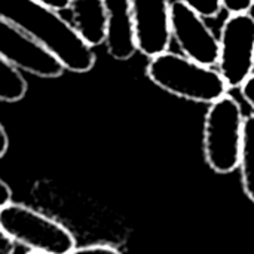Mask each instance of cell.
Returning <instances> with one entry per match:
<instances>
[{
	"mask_svg": "<svg viewBox=\"0 0 254 254\" xmlns=\"http://www.w3.org/2000/svg\"><path fill=\"white\" fill-rule=\"evenodd\" d=\"M0 18L45 48L65 70L88 73L95 65L92 46L58 10L34 0H0Z\"/></svg>",
	"mask_w": 254,
	"mask_h": 254,
	"instance_id": "6da1fadb",
	"label": "cell"
},
{
	"mask_svg": "<svg viewBox=\"0 0 254 254\" xmlns=\"http://www.w3.org/2000/svg\"><path fill=\"white\" fill-rule=\"evenodd\" d=\"M146 74L165 92L195 103L211 104L229 92L219 70L170 49L150 58Z\"/></svg>",
	"mask_w": 254,
	"mask_h": 254,
	"instance_id": "7a4b0ae2",
	"label": "cell"
},
{
	"mask_svg": "<svg viewBox=\"0 0 254 254\" xmlns=\"http://www.w3.org/2000/svg\"><path fill=\"white\" fill-rule=\"evenodd\" d=\"M244 121L241 104L229 94L210 104L204 119L202 147L205 162L214 173L229 174L238 168Z\"/></svg>",
	"mask_w": 254,
	"mask_h": 254,
	"instance_id": "3957f363",
	"label": "cell"
},
{
	"mask_svg": "<svg viewBox=\"0 0 254 254\" xmlns=\"http://www.w3.org/2000/svg\"><path fill=\"white\" fill-rule=\"evenodd\" d=\"M0 228L13 243L31 252L68 254L76 249V240L67 228L21 204L10 202L0 210Z\"/></svg>",
	"mask_w": 254,
	"mask_h": 254,
	"instance_id": "277c9868",
	"label": "cell"
},
{
	"mask_svg": "<svg viewBox=\"0 0 254 254\" xmlns=\"http://www.w3.org/2000/svg\"><path fill=\"white\" fill-rule=\"evenodd\" d=\"M219 73L229 89L241 88L254 73V16L250 12L229 15L219 36Z\"/></svg>",
	"mask_w": 254,
	"mask_h": 254,
	"instance_id": "5b68a950",
	"label": "cell"
},
{
	"mask_svg": "<svg viewBox=\"0 0 254 254\" xmlns=\"http://www.w3.org/2000/svg\"><path fill=\"white\" fill-rule=\"evenodd\" d=\"M170 33L185 57L208 67L219 63V37L204 16L180 0L171 1Z\"/></svg>",
	"mask_w": 254,
	"mask_h": 254,
	"instance_id": "8992f818",
	"label": "cell"
},
{
	"mask_svg": "<svg viewBox=\"0 0 254 254\" xmlns=\"http://www.w3.org/2000/svg\"><path fill=\"white\" fill-rule=\"evenodd\" d=\"M0 54L22 71L45 79L60 77L65 70L52 54L3 18H0Z\"/></svg>",
	"mask_w": 254,
	"mask_h": 254,
	"instance_id": "52a82bcc",
	"label": "cell"
},
{
	"mask_svg": "<svg viewBox=\"0 0 254 254\" xmlns=\"http://www.w3.org/2000/svg\"><path fill=\"white\" fill-rule=\"evenodd\" d=\"M138 51L152 58L170 49V0H131Z\"/></svg>",
	"mask_w": 254,
	"mask_h": 254,
	"instance_id": "ba28073f",
	"label": "cell"
},
{
	"mask_svg": "<svg viewBox=\"0 0 254 254\" xmlns=\"http://www.w3.org/2000/svg\"><path fill=\"white\" fill-rule=\"evenodd\" d=\"M106 9V48L112 58L128 61L138 51L131 0H103Z\"/></svg>",
	"mask_w": 254,
	"mask_h": 254,
	"instance_id": "9c48e42d",
	"label": "cell"
},
{
	"mask_svg": "<svg viewBox=\"0 0 254 254\" xmlns=\"http://www.w3.org/2000/svg\"><path fill=\"white\" fill-rule=\"evenodd\" d=\"M71 24L94 48L106 40V9L103 0H71Z\"/></svg>",
	"mask_w": 254,
	"mask_h": 254,
	"instance_id": "30bf717a",
	"label": "cell"
},
{
	"mask_svg": "<svg viewBox=\"0 0 254 254\" xmlns=\"http://www.w3.org/2000/svg\"><path fill=\"white\" fill-rule=\"evenodd\" d=\"M238 167L241 170L243 189L249 199L254 202V115L247 116L244 121V134Z\"/></svg>",
	"mask_w": 254,
	"mask_h": 254,
	"instance_id": "8fae6325",
	"label": "cell"
},
{
	"mask_svg": "<svg viewBox=\"0 0 254 254\" xmlns=\"http://www.w3.org/2000/svg\"><path fill=\"white\" fill-rule=\"evenodd\" d=\"M27 80L13 63L0 54V101L16 103L27 94Z\"/></svg>",
	"mask_w": 254,
	"mask_h": 254,
	"instance_id": "7c38bea8",
	"label": "cell"
},
{
	"mask_svg": "<svg viewBox=\"0 0 254 254\" xmlns=\"http://www.w3.org/2000/svg\"><path fill=\"white\" fill-rule=\"evenodd\" d=\"M204 18H216L220 15L223 6L220 0H180Z\"/></svg>",
	"mask_w": 254,
	"mask_h": 254,
	"instance_id": "4fadbf2b",
	"label": "cell"
},
{
	"mask_svg": "<svg viewBox=\"0 0 254 254\" xmlns=\"http://www.w3.org/2000/svg\"><path fill=\"white\" fill-rule=\"evenodd\" d=\"M223 9L232 15V13H244L250 12L254 6V0H220Z\"/></svg>",
	"mask_w": 254,
	"mask_h": 254,
	"instance_id": "5bb4252c",
	"label": "cell"
},
{
	"mask_svg": "<svg viewBox=\"0 0 254 254\" xmlns=\"http://www.w3.org/2000/svg\"><path fill=\"white\" fill-rule=\"evenodd\" d=\"M68 254H122L118 249L112 246H104V244H97V246H88V247H80L74 249Z\"/></svg>",
	"mask_w": 254,
	"mask_h": 254,
	"instance_id": "9a60e30c",
	"label": "cell"
},
{
	"mask_svg": "<svg viewBox=\"0 0 254 254\" xmlns=\"http://www.w3.org/2000/svg\"><path fill=\"white\" fill-rule=\"evenodd\" d=\"M241 89V95L243 98L247 101V104L254 110V73L243 83Z\"/></svg>",
	"mask_w": 254,
	"mask_h": 254,
	"instance_id": "2e32d148",
	"label": "cell"
},
{
	"mask_svg": "<svg viewBox=\"0 0 254 254\" xmlns=\"http://www.w3.org/2000/svg\"><path fill=\"white\" fill-rule=\"evenodd\" d=\"M13 252H15V243L0 228V254H13Z\"/></svg>",
	"mask_w": 254,
	"mask_h": 254,
	"instance_id": "e0dca14e",
	"label": "cell"
},
{
	"mask_svg": "<svg viewBox=\"0 0 254 254\" xmlns=\"http://www.w3.org/2000/svg\"><path fill=\"white\" fill-rule=\"evenodd\" d=\"M37 3H42L54 10H65V9H70V4H71V0H34Z\"/></svg>",
	"mask_w": 254,
	"mask_h": 254,
	"instance_id": "ac0fdd59",
	"label": "cell"
},
{
	"mask_svg": "<svg viewBox=\"0 0 254 254\" xmlns=\"http://www.w3.org/2000/svg\"><path fill=\"white\" fill-rule=\"evenodd\" d=\"M12 199V190L10 188L0 179V210L3 207H6L7 204H10Z\"/></svg>",
	"mask_w": 254,
	"mask_h": 254,
	"instance_id": "d6986e66",
	"label": "cell"
},
{
	"mask_svg": "<svg viewBox=\"0 0 254 254\" xmlns=\"http://www.w3.org/2000/svg\"><path fill=\"white\" fill-rule=\"evenodd\" d=\"M7 147H9V138H7V134L0 122V158L4 156V153L7 152Z\"/></svg>",
	"mask_w": 254,
	"mask_h": 254,
	"instance_id": "ffe728a7",
	"label": "cell"
},
{
	"mask_svg": "<svg viewBox=\"0 0 254 254\" xmlns=\"http://www.w3.org/2000/svg\"><path fill=\"white\" fill-rule=\"evenodd\" d=\"M27 254H43V253H37V252H30V253Z\"/></svg>",
	"mask_w": 254,
	"mask_h": 254,
	"instance_id": "44dd1931",
	"label": "cell"
}]
</instances>
